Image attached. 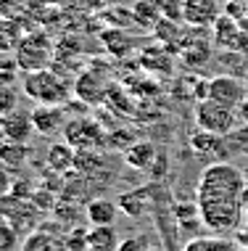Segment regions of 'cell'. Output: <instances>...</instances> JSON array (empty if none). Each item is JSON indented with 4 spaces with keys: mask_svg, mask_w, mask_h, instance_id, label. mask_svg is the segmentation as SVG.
<instances>
[{
    "mask_svg": "<svg viewBox=\"0 0 248 251\" xmlns=\"http://www.w3.org/2000/svg\"><path fill=\"white\" fill-rule=\"evenodd\" d=\"M248 182L238 167L214 161L201 172L196 188V203L203 230L214 235H235L243 225V191Z\"/></svg>",
    "mask_w": 248,
    "mask_h": 251,
    "instance_id": "1",
    "label": "cell"
},
{
    "mask_svg": "<svg viewBox=\"0 0 248 251\" xmlns=\"http://www.w3.org/2000/svg\"><path fill=\"white\" fill-rule=\"evenodd\" d=\"M22 93L43 106H66L69 103V82L53 66L40 72H26L22 77Z\"/></svg>",
    "mask_w": 248,
    "mask_h": 251,
    "instance_id": "2",
    "label": "cell"
},
{
    "mask_svg": "<svg viewBox=\"0 0 248 251\" xmlns=\"http://www.w3.org/2000/svg\"><path fill=\"white\" fill-rule=\"evenodd\" d=\"M19 69L24 74L26 72H40V69H48L53 64V40L40 29L26 32V37L22 40L19 50L13 53Z\"/></svg>",
    "mask_w": 248,
    "mask_h": 251,
    "instance_id": "3",
    "label": "cell"
},
{
    "mask_svg": "<svg viewBox=\"0 0 248 251\" xmlns=\"http://www.w3.org/2000/svg\"><path fill=\"white\" fill-rule=\"evenodd\" d=\"M238 111L235 108H227V106H219L214 100H201L196 103V125L198 130L203 132H214V135H230L238 130Z\"/></svg>",
    "mask_w": 248,
    "mask_h": 251,
    "instance_id": "4",
    "label": "cell"
},
{
    "mask_svg": "<svg viewBox=\"0 0 248 251\" xmlns=\"http://www.w3.org/2000/svg\"><path fill=\"white\" fill-rule=\"evenodd\" d=\"M64 140L69 146H74L77 151H100L106 148V140L109 135L106 130L98 125L95 119L90 117H77V119H69L64 127Z\"/></svg>",
    "mask_w": 248,
    "mask_h": 251,
    "instance_id": "5",
    "label": "cell"
},
{
    "mask_svg": "<svg viewBox=\"0 0 248 251\" xmlns=\"http://www.w3.org/2000/svg\"><path fill=\"white\" fill-rule=\"evenodd\" d=\"M248 87L243 85V79L232 77V74H219V77L209 79V100L227 108H240V103L248 98Z\"/></svg>",
    "mask_w": 248,
    "mask_h": 251,
    "instance_id": "6",
    "label": "cell"
},
{
    "mask_svg": "<svg viewBox=\"0 0 248 251\" xmlns=\"http://www.w3.org/2000/svg\"><path fill=\"white\" fill-rule=\"evenodd\" d=\"M222 0H185V16L182 22L193 29H211L214 22L222 16Z\"/></svg>",
    "mask_w": 248,
    "mask_h": 251,
    "instance_id": "7",
    "label": "cell"
},
{
    "mask_svg": "<svg viewBox=\"0 0 248 251\" xmlns=\"http://www.w3.org/2000/svg\"><path fill=\"white\" fill-rule=\"evenodd\" d=\"M32 122H35V130L40 135H45V138H53V135H61L66 122V108L64 106H43L37 103L32 108Z\"/></svg>",
    "mask_w": 248,
    "mask_h": 251,
    "instance_id": "8",
    "label": "cell"
},
{
    "mask_svg": "<svg viewBox=\"0 0 248 251\" xmlns=\"http://www.w3.org/2000/svg\"><path fill=\"white\" fill-rule=\"evenodd\" d=\"M0 132H3L5 140H13V143H29L37 130H35V122H32V114L16 108V111L0 117Z\"/></svg>",
    "mask_w": 248,
    "mask_h": 251,
    "instance_id": "9",
    "label": "cell"
},
{
    "mask_svg": "<svg viewBox=\"0 0 248 251\" xmlns=\"http://www.w3.org/2000/svg\"><path fill=\"white\" fill-rule=\"evenodd\" d=\"M109 90H111L109 82H106V79L100 77L95 69L82 72V74L74 79V93H77V98L82 100V103H87V106H95V103H100V100H106Z\"/></svg>",
    "mask_w": 248,
    "mask_h": 251,
    "instance_id": "10",
    "label": "cell"
},
{
    "mask_svg": "<svg viewBox=\"0 0 248 251\" xmlns=\"http://www.w3.org/2000/svg\"><path fill=\"white\" fill-rule=\"evenodd\" d=\"M26 24L11 16H0V56H11L19 50L22 40L26 37Z\"/></svg>",
    "mask_w": 248,
    "mask_h": 251,
    "instance_id": "11",
    "label": "cell"
},
{
    "mask_svg": "<svg viewBox=\"0 0 248 251\" xmlns=\"http://www.w3.org/2000/svg\"><path fill=\"white\" fill-rule=\"evenodd\" d=\"M45 161H48L50 172H56V175H69L71 169H74V161H77V148L69 146L66 140H56V143L48 146Z\"/></svg>",
    "mask_w": 248,
    "mask_h": 251,
    "instance_id": "12",
    "label": "cell"
},
{
    "mask_svg": "<svg viewBox=\"0 0 248 251\" xmlns=\"http://www.w3.org/2000/svg\"><path fill=\"white\" fill-rule=\"evenodd\" d=\"M122 241L124 238L116 225H92L87 230V246H90V251H119Z\"/></svg>",
    "mask_w": 248,
    "mask_h": 251,
    "instance_id": "13",
    "label": "cell"
},
{
    "mask_svg": "<svg viewBox=\"0 0 248 251\" xmlns=\"http://www.w3.org/2000/svg\"><path fill=\"white\" fill-rule=\"evenodd\" d=\"M156 159H158V151H156V146H153L151 140H137V143H132L124 151L127 167L137 169V172H148Z\"/></svg>",
    "mask_w": 248,
    "mask_h": 251,
    "instance_id": "14",
    "label": "cell"
},
{
    "mask_svg": "<svg viewBox=\"0 0 248 251\" xmlns=\"http://www.w3.org/2000/svg\"><path fill=\"white\" fill-rule=\"evenodd\" d=\"M119 201L111 199H92L85 209V217L90 220V225H116L119 220Z\"/></svg>",
    "mask_w": 248,
    "mask_h": 251,
    "instance_id": "15",
    "label": "cell"
},
{
    "mask_svg": "<svg viewBox=\"0 0 248 251\" xmlns=\"http://www.w3.org/2000/svg\"><path fill=\"white\" fill-rule=\"evenodd\" d=\"M29 156H32L29 143H13V140H3L0 143V167H5L8 172L24 169Z\"/></svg>",
    "mask_w": 248,
    "mask_h": 251,
    "instance_id": "16",
    "label": "cell"
},
{
    "mask_svg": "<svg viewBox=\"0 0 248 251\" xmlns=\"http://www.w3.org/2000/svg\"><path fill=\"white\" fill-rule=\"evenodd\" d=\"M238 35H240L238 19L227 16V13H222V16L214 22V26H211V43L217 45V48H222V50H230L232 45H235Z\"/></svg>",
    "mask_w": 248,
    "mask_h": 251,
    "instance_id": "17",
    "label": "cell"
},
{
    "mask_svg": "<svg viewBox=\"0 0 248 251\" xmlns=\"http://www.w3.org/2000/svg\"><path fill=\"white\" fill-rule=\"evenodd\" d=\"M190 148H193V153H198V156H214V159H217V156L227 148V138L225 135H214V132L198 130L190 138Z\"/></svg>",
    "mask_w": 248,
    "mask_h": 251,
    "instance_id": "18",
    "label": "cell"
},
{
    "mask_svg": "<svg viewBox=\"0 0 248 251\" xmlns=\"http://www.w3.org/2000/svg\"><path fill=\"white\" fill-rule=\"evenodd\" d=\"M119 209H122V214L132 217V220H140L148 212V188H137V191L122 193L119 196Z\"/></svg>",
    "mask_w": 248,
    "mask_h": 251,
    "instance_id": "19",
    "label": "cell"
},
{
    "mask_svg": "<svg viewBox=\"0 0 248 251\" xmlns=\"http://www.w3.org/2000/svg\"><path fill=\"white\" fill-rule=\"evenodd\" d=\"M132 19H135V24L140 29L153 32L156 24L161 22V11H158L156 0H135L132 3Z\"/></svg>",
    "mask_w": 248,
    "mask_h": 251,
    "instance_id": "20",
    "label": "cell"
},
{
    "mask_svg": "<svg viewBox=\"0 0 248 251\" xmlns=\"http://www.w3.org/2000/svg\"><path fill=\"white\" fill-rule=\"evenodd\" d=\"M24 251H66L64 235H50L45 230H35L24 241Z\"/></svg>",
    "mask_w": 248,
    "mask_h": 251,
    "instance_id": "21",
    "label": "cell"
},
{
    "mask_svg": "<svg viewBox=\"0 0 248 251\" xmlns=\"http://www.w3.org/2000/svg\"><path fill=\"white\" fill-rule=\"evenodd\" d=\"M103 45L113 56H127V53H132V48H135V40L130 35H124L122 29H109V32H103Z\"/></svg>",
    "mask_w": 248,
    "mask_h": 251,
    "instance_id": "22",
    "label": "cell"
},
{
    "mask_svg": "<svg viewBox=\"0 0 248 251\" xmlns=\"http://www.w3.org/2000/svg\"><path fill=\"white\" fill-rule=\"evenodd\" d=\"M140 61H143V66L151 72H164V74L172 72V58L164 53V48H148L140 56Z\"/></svg>",
    "mask_w": 248,
    "mask_h": 251,
    "instance_id": "23",
    "label": "cell"
},
{
    "mask_svg": "<svg viewBox=\"0 0 248 251\" xmlns=\"http://www.w3.org/2000/svg\"><path fill=\"white\" fill-rule=\"evenodd\" d=\"M153 35H156L158 43L174 45L180 37H182V24H180V22H169V19H161V22L156 24V29H153Z\"/></svg>",
    "mask_w": 248,
    "mask_h": 251,
    "instance_id": "24",
    "label": "cell"
},
{
    "mask_svg": "<svg viewBox=\"0 0 248 251\" xmlns=\"http://www.w3.org/2000/svg\"><path fill=\"white\" fill-rule=\"evenodd\" d=\"M182 58H185L187 66H198V64H203V61L211 58V50H209V45H206L203 40H198V43H193V45H185Z\"/></svg>",
    "mask_w": 248,
    "mask_h": 251,
    "instance_id": "25",
    "label": "cell"
},
{
    "mask_svg": "<svg viewBox=\"0 0 248 251\" xmlns=\"http://www.w3.org/2000/svg\"><path fill=\"white\" fill-rule=\"evenodd\" d=\"M158 11H161V19H169V22H182L185 16V0H156Z\"/></svg>",
    "mask_w": 248,
    "mask_h": 251,
    "instance_id": "26",
    "label": "cell"
},
{
    "mask_svg": "<svg viewBox=\"0 0 248 251\" xmlns=\"http://www.w3.org/2000/svg\"><path fill=\"white\" fill-rule=\"evenodd\" d=\"M19 100H22V93H19L13 85L0 87V117L16 111V108H19Z\"/></svg>",
    "mask_w": 248,
    "mask_h": 251,
    "instance_id": "27",
    "label": "cell"
},
{
    "mask_svg": "<svg viewBox=\"0 0 248 251\" xmlns=\"http://www.w3.org/2000/svg\"><path fill=\"white\" fill-rule=\"evenodd\" d=\"M19 64H16V58H11V56H3L0 58V87H8L16 82V77H19Z\"/></svg>",
    "mask_w": 248,
    "mask_h": 251,
    "instance_id": "28",
    "label": "cell"
},
{
    "mask_svg": "<svg viewBox=\"0 0 248 251\" xmlns=\"http://www.w3.org/2000/svg\"><path fill=\"white\" fill-rule=\"evenodd\" d=\"M227 146H232L235 151L246 153V151H248V125H243L240 130H235V132L227 135Z\"/></svg>",
    "mask_w": 248,
    "mask_h": 251,
    "instance_id": "29",
    "label": "cell"
},
{
    "mask_svg": "<svg viewBox=\"0 0 248 251\" xmlns=\"http://www.w3.org/2000/svg\"><path fill=\"white\" fill-rule=\"evenodd\" d=\"M209 249H211V235H198V238L187 241L182 251H209Z\"/></svg>",
    "mask_w": 248,
    "mask_h": 251,
    "instance_id": "30",
    "label": "cell"
},
{
    "mask_svg": "<svg viewBox=\"0 0 248 251\" xmlns=\"http://www.w3.org/2000/svg\"><path fill=\"white\" fill-rule=\"evenodd\" d=\"M11 188H13V180H11L8 169L0 167V203H3V201L11 196Z\"/></svg>",
    "mask_w": 248,
    "mask_h": 251,
    "instance_id": "31",
    "label": "cell"
},
{
    "mask_svg": "<svg viewBox=\"0 0 248 251\" xmlns=\"http://www.w3.org/2000/svg\"><path fill=\"white\" fill-rule=\"evenodd\" d=\"M13 235H16V233H13V227L8 225V222H5V225H0V251H8L13 246V241H16Z\"/></svg>",
    "mask_w": 248,
    "mask_h": 251,
    "instance_id": "32",
    "label": "cell"
},
{
    "mask_svg": "<svg viewBox=\"0 0 248 251\" xmlns=\"http://www.w3.org/2000/svg\"><path fill=\"white\" fill-rule=\"evenodd\" d=\"M238 119H240V125H248V98L240 103V108H238Z\"/></svg>",
    "mask_w": 248,
    "mask_h": 251,
    "instance_id": "33",
    "label": "cell"
},
{
    "mask_svg": "<svg viewBox=\"0 0 248 251\" xmlns=\"http://www.w3.org/2000/svg\"><path fill=\"white\" fill-rule=\"evenodd\" d=\"M98 3H103V5H116V8H122V5H132L135 0H98Z\"/></svg>",
    "mask_w": 248,
    "mask_h": 251,
    "instance_id": "34",
    "label": "cell"
},
{
    "mask_svg": "<svg viewBox=\"0 0 248 251\" xmlns=\"http://www.w3.org/2000/svg\"><path fill=\"white\" fill-rule=\"evenodd\" d=\"M238 24H240V29H243V32H246V35H248V13H246V16H243V19H240V22H238Z\"/></svg>",
    "mask_w": 248,
    "mask_h": 251,
    "instance_id": "35",
    "label": "cell"
},
{
    "mask_svg": "<svg viewBox=\"0 0 248 251\" xmlns=\"http://www.w3.org/2000/svg\"><path fill=\"white\" fill-rule=\"evenodd\" d=\"M243 225H246V230H248V206H246V212H243Z\"/></svg>",
    "mask_w": 248,
    "mask_h": 251,
    "instance_id": "36",
    "label": "cell"
},
{
    "mask_svg": "<svg viewBox=\"0 0 248 251\" xmlns=\"http://www.w3.org/2000/svg\"><path fill=\"white\" fill-rule=\"evenodd\" d=\"M243 177H246V182H248V167L243 169Z\"/></svg>",
    "mask_w": 248,
    "mask_h": 251,
    "instance_id": "37",
    "label": "cell"
},
{
    "mask_svg": "<svg viewBox=\"0 0 248 251\" xmlns=\"http://www.w3.org/2000/svg\"><path fill=\"white\" fill-rule=\"evenodd\" d=\"M243 3H246V13H248V0H243Z\"/></svg>",
    "mask_w": 248,
    "mask_h": 251,
    "instance_id": "38",
    "label": "cell"
},
{
    "mask_svg": "<svg viewBox=\"0 0 248 251\" xmlns=\"http://www.w3.org/2000/svg\"><path fill=\"white\" fill-rule=\"evenodd\" d=\"M246 85H248V77H246Z\"/></svg>",
    "mask_w": 248,
    "mask_h": 251,
    "instance_id": "39",
    "label": "cell"
},
{
    "mask_svg": "<svg viewBox=\"0 0 248 251\" xmlns=\"http://www.w3.org/2000/svg\"><path fill=\"white\" fill-rule=\"evenodd\" d=\"M246 153H248V151H246Z\"/></svg>",
    "mask_w": 248,
    "mask_h": 251,
    "instance_id": "40",
    "label": "cell"
}]
</instances>
